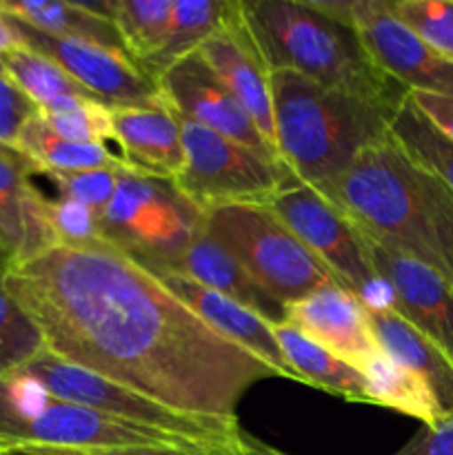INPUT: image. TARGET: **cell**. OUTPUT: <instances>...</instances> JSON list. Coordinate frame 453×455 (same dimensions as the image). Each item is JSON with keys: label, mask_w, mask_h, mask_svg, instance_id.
I'll return each mask as SVG.
<instances>
[{"label": "cell", "mask_w": 453, "mask_h": 455, "mask_svg": "<svg viewBox=\"0 0 453 455\" xmlns=\"http://www.w3.org/2000/svg\"><path fill=\"white\" fill-rule=\"evenodd\" d=\"M3 284L44 349L173 411L235 420L256 382L280 378L109 243L56 244L7 267Z\"/></svg>", "instance_id": "obj_1"}, {"label": "cell", "mask_w": 453, "mask_h": 455, "mask_svg": "<svg viewBox=\"0 0 453 455\" xmlns=\"http://www.w3.org/2000/svg\"><path fill=\"white\" fill-rule=\"evenodd\" d=\"M87 4L91 12L114 22L138 67L160 49L173 9V0H107Z\"/></svg>", "instance_id": "obj_28"}, {"label": "cell", "mask_w": 453, "mask_h": 455, "mask_svg": "<svg viewBox=\"0 0 453 455\" xmlns=\"http://www.w3.org/2000/svg\"><path fill=\"white\" fill-rule=\"evenodd\" d=\"M315 191L336 204L364 240L413 258L453 284V194L391 132Z\"/></svg>", "instance_id": "obj_2"}, {"label": "cell", "mask_w": 453, "mask_h": 455, "mask_svg": "<svg viewBox=\"0 0 453 455\" xmlns=\"http://www.w3.org/2000/svg\"><path fill=\"white\" fill-rule=\"evenodd\" d=\"M386 7L426 47L453 62V0H386Z\"/></svg>", "instance_id": "obj_30"}, {"label": "cell", "mask_w": 453, "mask_h": 455, "mask_svg": "<svg viewBox=\"0 0 453 455\" xmlns=\"http://www.w3.org/2000/svg\"><path fill=\"white\" fill-rule=\"evenodd\" d=\"M389 132L417 164L433 173L453 194V142L417 109L411 93L391 118Z\"/></svg>", "instance_id": "obj_29"}, {"label": "cell", "mask_w": 453, "mask_h": 455, "mask_svg": "<svg viewBox=\"0 0 453 455\" xmlns=\"http://www.w3.org/2000/svg\"><path fill=\"white\" fill-rule=\"evenodd\" d=\"M411 100L453 142V98L438 96V93L413 92Z\"/></svg>", "instance_id": "obj_37"}, {"label": "cell", "mask_w": 453, "mask_h": 455, "mask_svg": "<svg viewBox=\"0 0 453 455\" xmlns=\"http://www.w3.org/2000/svg\"><path fill=\"white\" fill-rule=\"evenodd\" d=\"M155 83H158L160 98L180 120L200 124L249 149L280 158L278 151L262 138L251 116L235 100L216 71L200 56L198 49L173 62L155 78Z\"/></svg>", "instance_id": "obj_12"}, {"label": "cell", "mask_w": 453, "mask_h": 455, "mask_svg": "<svg viewBox=\"0 0 453 455\" xmlns=\"http://www.w3.org/2000/svg\"><path fill=\"white\" fill-rule=\"evenodd\" d=\"M204 231L280 305L340 284L266 204H225L204 213Z\"/></svg>", "instance_id": "obj_7"}, {"label": "cell", "mask_w": 453, "mask_h": 455, "mask_svg": "<svg viewBox=\"0 0 453 455\" xmlns=\"http://www.w3.org/2000/svg\"><path fill=\"white\" fill-rule=\"evenodd\" d=\"M369 320L382 354L417 373L431 387L444 418H453V363L449 355L395 309L369 311Z\"/></svg>", "instance_id": "obj_20"}, {"label": "cell", "mask_w": 453, "mask_h": 455, "mask_svg": "<svg viewBox=\"0 0 453 455\" xmlns=\"http://www.w3.org/2000/svg\"><path fill=\"white\" fill-rule=\"evenodd\" d=\"M38 114V107L18 89L0 67V145L16 147L22 127Z\"/></svg>", "instance_id": "obj_35"}, {"label": "cell", "mask_w": 453, "mask_h": 455, "mask_svg": "<svg viewBox=\"0 0 453 455\" xmlns=\"http://www.w3.org/2000/svg\"><path fill=\"white\" fill-rule=\"evenodd\" d=\"M0 451H3V447H0Z\"/></svg>", "instance_id": "obj_44"}, {"label": "cell", "mask_w": 453, "mask_h": 455, "mask_svg": "<svg viewBox=\"0 0 453 455\" xmlns=\"http://www.w3.org/2000/svg\"><path fill=\"white\" fill-rule=\"evenodd\" d=\"M20 371L38 380L56 398L83 404L93 411L109 413L120 420L133 422V425L180 435V438L198 444L207 453L231 447L242 435L238 418L225 420V418L189 416V413L173 411V409L164 407L138 391L127 389L100 373L67 363L47 349L31 358L25 367H20Z\"/></svg>", "instance_id": "obj_8"}, {"label": "cell", "mask_w": 453, "mask_h": 455, "mask_svg": "<svg viewBox=\"0 0 453 455\" xmlns=\"http://www.w3.org/2000/svg\"><path fill=\"white\" fill-rule=\"evenodd\" d=\"M178 271L203 284V287L222 293V296L244 305L247 309L256 311L269 324L284 323V305H280L269 293L262 291L249 278L247 271L240 267V262L225 247H220L216 240L209 238L207 231H203L187 247V251L180 258V265H178Z\"/></svg>", "instance_id": "obj_21"}, {"label": "cell", "mask_w": 453, "mask_h": 455, "mask_svg": "<svg viewBox=\"0 0 453 455\" xmlns=\"http://www.w3.org/2000/svg\"><path fill=\"white\" fill-rule=\"evenodd\" d=\"M209 455H284V453H280V451H275V449L266 447V444L258 443L256 438H251V435L244 434L242 431V435H240V438L235 440L231 447L220 449V451H213Z\"/></svg>", "instance_id": "obj_38"}, {"label": "cell", "mask_w": 453, "mask_h": 455, "mask_svg": "<svg viewBox=\"0 0 453 455\" xmlns=\"http://www.w3.org/2000/svg\"><path fill=\"white\" fill-rule=\"evenodd\" d=\"M4 271H7V267H3V265H0V275H3Z\"/></svg>", "instance_id": "obj_43"}, {"label": "cell", "mask_w": 453, "mask_h": 455, "mask_svg": "<svg viewBox=\"0 0 453 455\" xmlns=\"http://www.w3.org/2000/svg\"><path fill=\"white\" fill-rule=\"evenodd\" d=\"M98 227L105 243L151 274H163L178 271L182 253L204 231V213L173 180L123 164Z\"/></svg>", "instance_id": "obj_6"}, {"label": "cell", "mask_w": 453, "mask_h": 455, "mask_svg": "<svg viewBox=\"0 0 453 455\" xmlns=\"http://www.w3.org/2000/svg\"><path fill=\"white\" fill-rule=\"evenodd\" d=\"M47 220L56 244L65 247H89L105 243L98 227V218L84 204L69 198H47Z\"/></svg>", "instance_id": "obj_34"}, {"label": "cell", "mask_w": 453, "mask_h": 455, "mask_svg": "<svg viewBox=\"0 0 453 455\" xmlns=\"http://www.w3.org/2000/svg\"><path fill=\"white\" fill-rule=\"evenodd\" d=\"M155 275L163 280V284L169 291L176 293L209 327H213L218 333H222L231 342H235V345L247 349L251 355H256L258 360L269 364L280 378L300 382L296 371L289 367L278 340H275L274 324L266 323L262 315L247 309L240 302L231 300V298L222 296V293L203 287V284L187 278L180 271H163V274Z\"/></svg>", "instance_id": "obj_18"}, {"label": "cell", "mask_w": 453, "mask_h": 455, "mask_svg": "<svg viewBox=\"0 0 453 455\" xmlns=\"http://www.w3.org/2000/svg\"><path fill=\"white\" fill-rule=\"evenodd\" d=\"M395 455H453V418L422 427Z\"/></svg>", "instance_id": "obj_36"}, {"label": "cell", "mask_w": 453, "mask_h": 455, "mask_svg": "<svg viewBox=\"0 0 453 455\" xmlns=\"http://www.w3.org/2000/svg\"><path fill=\"white\" fill-rule=\"evenodd\" d=\"M43 349V333L9 296L0 275V378L25 367Z\"/></svg>", "instance_id": "obj_31"}, {"label": "cell", "mask_w": 453, "mask_h": 455, "mask_svg": "<svg viewBox=\"0 0 453 455\" xmlns=\"http://www.w3.org/2000/svg\"><path fill=\"white\" fill-rule=\"evenodd\" d=\"M0 455H91L89 451L67 447H40V444H16V447H4Z\"/></svg>", "instance_id": "obj_40"}, {"label": "cell", "mask_w": 453, "mask_h": 455, "mask_svg": "<svg viewBox=\"0 0 453 455\" xmlns=\"http://www.w3.org/2000/svg\"><path fill=\"white\" fill-rule=\"evenodd\" d=\"M40 169L18 147L0 145V249L9 267L27 262L56 238L47 220V198L34 187Z\"/></svg>", "instance_id": "obj_17"}, {"label": "cell", "mask_w": 453, "mask_h": 455, "mask_svg": "<svg viewBox=\"0 0 453 455\" xmlns=\"http://www.w3.org/2000/svg\"><path fill=\"white\" fill-rule=\"evenodd\" d=\"M0 13L58 38L84 40L118 53H127L118 29L109 18L91 12L87 3L62 0H0Z\"/></svg>", "instance_id": "obj_22"}, {"label": "cell", "mask_w": 453, "mask_h": 455, "mask_svg": "<svg viewBox=\"0 0 453 455\" xmlns=\"http://www.w3.org/2000/svg\"><path fill=\"white\" fill-rule=\"evenodd\" d=\"M43 118L58 136L67 140L91 142V145H107V140H114L111 107L93 98H80L69 109L58 111V114H43Z\"/></svg>", "instance_id": "obj_33"}, {"label": "cell", "mask_w": 453, "mask_h": 455, "mask_svg": "<svg viewBox=\"0 0 453 455\" xmlns=\"http://www.w3.org/2000/svg\"><path fill=\"white\" fill-rule=\"evenodd\" d=\"M364 243L373 269L393 291L395 311L433 340L453 363V284L413 258L400 256L369 240Z\"/></svg>", "instance_id": "obj_16"}, {"label": "cell", "mask_w": 453, "mask_h": 455, "mask_svg": "<svg viewBox=\"0 0 453 455\" xmlns=\"http://www.w3.org/2000/svg\"><path fill=\"white\" fill-rule=\"evenodd\" d=\"M3 16V13H0ZM25 47L43 53L49 60L67 71L78 84H83L96 100L111 107H142L163 102L158 83L147 76L127 53L100 44L74 38H58L34 29L16 18L4 16Z\"/></svg>", "instance_id": "obj_11"}, {"label": "cell", "mask_w": 453, "mask_h": 455, "mask_svg": "<svg viewBox=\"0 0 453 455\" xmlns=\"http://www.w3.org/2000/svg\"><path fill=\"white\" fill-rule=\"evenodd\" d=\"M18 44H20V40H18V36L13 34L12 25L4 20V16H0V56L7 53L9 49L18 47Z\"/></svg>", "instance_id": "obj_41"}, {"label": "cell", "mask_w": 453, "mask_h": 455, "mask_svg": "<svg viewBox=\"0 0 453 455\" xmlns=\"http://www.w3.org/2000/svg\"><path fill=\"white\" fill-rule=\"evenodd\" d=\"M225 9L226 0H173L163 44L140 69L155 80L173 62L195 52L218 29Z\"/></svg>", "instance_id": "obj_26"}, {"label": "cell", "mask_w": 453, "mask_h": 455, "mask_svg": "<svg viewBox=\"0 0 453 455\" xmlns=\"http://www.w3.org/2000/svg\"><path fill=\"white\" fill-rule=\"evenodd\" d=\"M91 455H203L176 447H124V449H93Z\"/></svg>", "instance_id": "obj_39"}, {"label": "cell", "mask_w": 453, "mask_h": 455, "mask_svg": "<svg viewBox=\"0 0 453 455\" xmlns=\"http://www.w3.org/2000/svg\"><path fill=\"white\" fill-rule=\"evenodd\" d=\"M266 207L274 209L302 244L327 265L340 287L354 293L367 311L395 309L393 291L373 269L360 231L320 191L296 180L275 194Z\"/></svg>", "instance_id": "obj_10"}, {"label": "cell", "mask_w": 453, "mask_h": 455, "mask_svg": "<svg viewBox=\"0 0 453 455\" xmlns=\"http://www.w3.org/2000/svg\"><path fill=\"white\" fill-rule=\"evenodd\" d=\"M269 92L280 158L314 189L336 180L360 151L389 136L385 111L296 71H271Z\"/></svg>", "instance_id": "obj_4"}, {"label": "cell", "mask_w": 453, "mask_h": 455, "mask_svg": "<svg viewBox=\"0 0 453 455\" xmlns=\"http://www.w3.org/2000/svg\"><path fill=\"white\" fill-rule=\"evenodd\" d=\"M114 140L123 151L124 167L149 176L173 178L185 163L182 149V120L167 102L111 109Z\"/></svg>", "instance_id": "obj_19"}, {"label": "cell", "mask_w": 453, "mask_h": 455, "mask_svg": "<svg viewBox=\"0 0 453 455\" xmlns=\"http://www.w3.org/2000/svg\"><path fill=\"white\" fill-rule=\"evenodd\" d=\"M274 333L289 367L296 371L300 382L324 389L327 394L340 395L349 403H367L362 371L306 338L293 324H274Z\"/></svg>", "instance_id": "obj_23"}, {"label": "cell", "mask_w": 453, "mask_h": 455, "mask_svg": "<svg viewBox=\"0 0 453 455\" xmlns=\"http://www.w3.org/2000/svg\"><path fill=\"white\" fill-rule=\"evenodd\" d=\"M362 376L369 404L393 409L404 416L416 418L425 427H433L444 420V413L431 387L417 373L391 360L386 354L371 360Z\"/></svg>", "instance_id": "obj_24"}, {"label": "cell", "mask_w": 453, "mask_h": 455, "mask_svg": "<svg viewBox=\"0 0 453 455\" xmlns=\"http://www.w3.org/2000/svg\"><path fill=\"white\" fill-rule=\"evenodd\" d=\"M0 67L18 84V89L38 107V111L53 109L58 102L69 100V98H93L62 67L22 43L0 56Z\"/></svg>", "instance_id": "obj_27"}, {"label": "cell", "mask_w": 453, "mask_h": 455, "mask_svg": "<svg viewBox=\"0 0 453 455\" xmlns=\"http://www.w3.org/2000/svg\"><path fill=\"white\" fill-rule=\"evenodd\" d=\"M351 22L376 65L409 92L453 98V62L393 18L386 0H351Z\"/></svg>", "instance_id": "obj_13"}, {"label": "cell", "mask_w": 453, "mask_h": 455, "mask_svg": "<svg viewBox=\"0 0 453 455\" xmlns=\"http://www.w3.org/2000/svg\"><path fill=\"white\" fill-rule=\"evenodd\" d=\"M242 16L271 71L289 69L351 93L393 118L409 89L369 56L351 22L306 0H240Z\"/></svg>", "instance_id": "obj_3"}, {"label": "cell", "mask_w": 453, "mask_h": 455, "mask_svg": "<svg viewBox=\"0 0 453 455\" xmlns=\"http://www.w3.org/2000/svg\"><path fill=\"white\" fill-rule=\"evenodd\" d=\"M218 78L251 116L253 124L266 142L278 151L271 107L269 74L260 47L242 16L240 0H226V9L218 29L198 47Z\"/></svg>", "instance_id": "obj_14"}, {"label": "cell", "mask_w": 453, "mask_h": 455, "mask_svg": "<svg viewBox=\"0 0 453 455\" xmlns=\"http://www.w3.org/2000/svg\"><path fill=\"white\" fill-rule=\"evenodd\" d=\"M120 169L123 164L83 169V172H44L40 176H47L56 185L60 198L76 200V203L84 204L89 212H93V216L100 218L114 198Z\"/></svg>", "instance_id": "obj_32"}, {"label": "cell", "mask_w": 453, "mask_h": 455, "mask_svg": "<svg viewBox=\"0 0 453 455\" xmlns=\"http://www.w3.org/2000/svg\"><path fill=\"white\" fill-rule=\"evenodd\" d=\"M40 444L80 451L124 447H176L209 455L198 444L149 427L56 398L25 371L0 378V447Z\"/></svg>", "instance_id": "obj_5"}, {"label": "cell", "mask_w": 453, "mask_h": 455, "mask_svg": "<svg viewBox=\"0 0 453 455\" xmlns=\"http://www.w3.org/2000/svg\"><path fill=\"white\" fill-rule=\"evenodd\" d=\"M284 323L358 371L382 354L367 307L340 284H327L284 307Z\"/></svg>", "instance_id": "obj_15"}, {"label": "cell", "mask_w": 453, "mask_h": 455, "mask_svg": "<svg viewBox=\"0 0 453 455\" xmlns=\"http://www.w3.org/2000/svg\"><path fill=\"white\" fill-rule=\"evenodd\" d=\"M18 149L36 163L40 173L44 172H83V169H100L124 164L123 158L111 154L107 145L91 142H74L58 136L43 114H36L22 127L16 142ZM38 173V176H40Z\"/></svg>", "instance_id": "obj_25"}, {"label": "cell", "mask_w": 453, "mask_h": 455, "mask_svg": "<svg viewBox=\"0 0 453 455\" xmlns=\"http://www.w3.org/2000/svg\"><path fill=\"white\" fill-rule=\"evenodd\" d=\"M185 163L173 185L203 213L225 204H269L298 180L274 156L182 120Z\"/></svg>", "instance_id": "obj_9"}, {"label": "cell", "mask_w": 453, "mask_h": 455, "mask_svg": "<svg viewBox=\"0 0 453 455\" xmlns=\"http://www.w3.org/2000/svg\"><path fill=\"white\" fill-rule=\"evenodd\" d=\"M0 265H3V267H9V258L4 256L3 249H0Z\"/></svg>", "instance_id": "obj_42"}]
</instances>
